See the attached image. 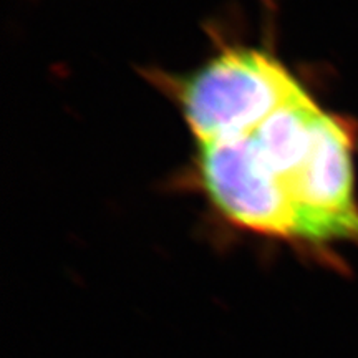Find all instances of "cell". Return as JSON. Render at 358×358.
Instances as JSON below:
<instances>
[{
	"label": "cell",
	"mask_w": 358,
	"mask_h": 358,
	"mask_svg": "<svg viewBox=\"0 0 358 358\" xmlns=\"http://www.w3.org/2000/svg\"><path fill=\"white\" fill-rule=\"evenodd\" d=\"M292 221V244L358 245L355 129L310 92L249 133Z\"/></svg>",
	"instance_id": "cell-1"
},
{
	"label": "cell",
	"mask_w": 358,
	"mask_h": 358,
	"mask_svg": "<svg viewBox=\"0 0 358 358\" xmlns=\"http://www.w3.org/2000/svg\"><path fill=\"white\" fill-rule=\"evenodd\" d=\"M181 111L198 145L244 136L308 93L266 45L234 43L186 73L146 70Z\"/></svg>",
	"instance_id": "cell-2"
}]
</instances>
